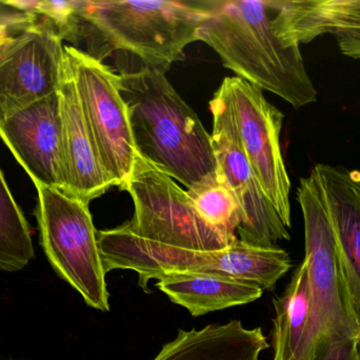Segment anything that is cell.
Instances as JSON below:
<instances>
[{
	"instance_id": "cell-1",
	"label": "cell",
	"mask_w": 360,
	"mask_h": 360,
	"mask_svg": "<svg viewBox=\"0 0 360 360\" xmlns=\"http://www.w3.org/2000/svg\"><path fill=\"white\" fill-rule=\"evenodd\" d=\"M207 0H79L65 40L103 61L117 55L118 74L141 69L164 72L198 40Z\"/></svg>"
},
{
	"instance_id": "cell-2",
	"label": "cell",
	"mask_w": 360,
	"mask_h": 360,
	"mask_svg": "<svg viewBox=\"0 0 360 360\" xmlns=\"http://www.w3.org/2000/svg\"><path fill=\"white\" fill-rule=\"evenodd\" d=\"M198 40L237 77L278 95L295 109L317 101L300 46L275 30L270 0H207Z\"/></svg>"
},
{
	"instance_id": "cell-3",
	"label": "cell",
	"mask_w": 360,
	"mask_h": 360,
	"mask_svg": "<svg viewBox=\"0 0 360 360\" xmlns=\"http://www.w3.org/2000/svg\"><path fill=\"white\" fill-rule=\"evenodd\" d=\"M118 75L139 156L186 188L215 173L211 135L166 73L141 69Z\"/></svg>"
},
{
	"instance_id": "cell-4",
	"label": "cell",
	"mask_w": 360,
	"mask_h": 360,
	"mask_svg": "<svg viewBox=\"0 0 360 360\" xmlns=\"http://www.w3.org/2000/svg\"><path fill=\"white\" fill-rule=\"evenodd\" d=\"M97 241L105 273L133 271L145 293H150V281L179 274L224 275L273 291L292 268L285 249L253 247L239 239L221 251H193L145 240L120 225L98 230Z\"/></svg>"
},
{
	"instance_id": "cell-5",
	"label": "cell",
	"mask_w": 360,
	"mask_h": 360,
	"mask_svg": "<svg viewBox=\"0 0 360 360\" xmlns=\"http://www.w3.org/2000/svg\"><path fill=\"white\" fill-rule=\"evenodd\" d=\"M296 199L304 217V260L321 344L336 348L356 346L360 329L345 283L335 228L312 169L308 177L300 179Z\"/></svg>"
},
{
	"instance_id": "cell-6",
	"label": "cell",
	"mask_w": 360,
	"mask_h": 360,
	"mask_svg": "<svg viewBox=\"0 0 360 360\" xmlns=\"http://www.w3.org/2000/svg\"><path fill=\"white\" fill-rule=\"evenodd\" d=\"M34 215L39 243L58 277L80 294L86 306L110 311L105 266L89 204L61 190L35 185Z\"/></svg>"
},
{
	"instance_id": "cell-7",
	"label": "cell",
	"mask_w": 360,
	"mask_h": 360,
	"mask_svg": "<svg viewBox=\"0 0 360 360\" xmlns=\"http://www.w3.org/2000/svg\"><path fill=\"white\" fill-rule=\"evenodd\" d=\"M63 51L101 167L114 186L124 190L139 154L129 108L122 95L120 76L74 46H65Z\"/></svg>"
},
{
	"instance_id": "cell-8",
	"label": "cell",
	"mask_w": 360,
	"mask_h": 360,
	"mask_svg": "<svg viewBox=\"0 0 360 360\" xmlns=\"http://www.w3.org/2000/svg\"><path fill=\"white\" fill-rule=\"evenodd\" d=\"M124 190L134 202V216L122 224L131 234L193 251H221L234 244L197 215L186 190L139 156Z\"/></svg>"
},
{
	"instance_id": "cell-9",
	"label": "cell",
	"mask_w": 360,
	"mask_h": 360,
	"mask_svg": "<svg viewBox=\"0 0 360 360\" xmlns=\"http://www.w3.org/2000/svg\"><path fill=\"white\" fill-rule=\"evenodd\" d=\"M215 94L230 112L258 183L283 224L291 228V181L281 147L285 116L269 103L262 89L237 76L224 78Z\"/></svg>"
},
{
	"instance_id": "cell-10",
	"label": "cell",
	"mask_w": 360,
	"mask_h": 360,
	"mask_svg": "<svg viewBox=\"0 0 360 360\" xmlns=\"http://www.w3.org/2000/svg\"><path fill=\"white\" fill-rule=\"evenodd\" d=\"M210 110L213 116L211 141L216 173L230 188L239 207L237 238L258 247H275L279 241H289V228L258 183L228 108L214 94Z\"/></svg>"
},
{
	"instance_id": "cell-11",
	"label": "cell",
	"mask_w": 360,
	"mask_h": 360,
	"mask_svg": "<svg viewBox=\"0 0 360 360\" xmlns=\"http://www.w3.org/2000/svg\"><path fill=\"white\" fill-rule=\"evenodd\" d=\"M63 48L56 27L44 18L15 36L0 61V120L58 90Z\"/></svg>"
},
{
	"instance_id": "cell-12",
	"label": "cell",
	"mask_w": 360,
	"mask_h": 360,
	"mask_svg": "<svg viewBox=\"0 0 360 360\" xmlns=\"http://www.w3.org/2000/svg\"><path fill=\"white\" fill-rule=\"evenodd\" d=\"M0 139L34 185L67 194L58 90L0 120Z\"/></svg>"
},
{
	"instance_id": "cell-13",
	"label": "cell",
	"mask_w": 360,
	"mask_h": 360,
	"mask_svg": "<svg viewBox=\"0 0 360 360\" xmlns=\"http://www.w3.org/2000/svg\"><path fill=\"white\" fill-rule=\"evenodd\" d=\"M275 30L292 44L331 34L340 53L360 59V0H270Z\"/></svg>"
},
{
	"instance_id": "cell-14",
	"label": "cell",
	"mask_w": 360,
	"mask_h": 360,
	"mask_svg": "<svg viewBox=\"0 0 360 360\" xmlns=\"http://www.w3.org/2000/svg\"><path fill=\"white\" fill-rule=\"evenodd\" d=\"M58 94L67 194L89 204L115 186L99 162L65 55Z\"/></svg>"
},
{
	"instance_id": "cell-15",
	"label": "cell",
	"mask_w": 360,
	"mask_h": 360,
	"mask_svg": "<svg viewBox=\"0 0 360 360\" xmlns=\"http://www.w3.org/2000/svg\"><path fill=\"white\" fill-rule=\"evenodd\" d=\"M316 175L338 236L342 272L360 329V171L317 164Z\"/></svg>"
},
{
	"instance_id": "cell-16",
	"label": "cell",
	"mask_w": 360,
	"mask_h": 360,
	"mask_svg": "<svg viewBox=\"0 0 360 360\" xmlns=\"http://www.w3.org/2000/svg\"><path fill=\"white\" fill-rule=\"evenodd\" d=\"M273 304V360H313L317 351L333 348L321 344L319 337L304 260Z\"/></svg>"
},
{
	"instance_id": "cell-17",
	"label": "cell",
	"mask_w": 360,
	"mask_h": 360,
	"mask_svg": "<svg viewBox=\"0 0 360 360\" xmlns=\"http://www.w3.org/2000/svg\"><path fill=\"white\" fill-rule=\"evenodd\" d=\"M262 328L248 329L240 321L179 330L153 360H260L269 349Z\"/></svg>"
},
{
	"instance_id": "cell-18",
	"label": "cell",
	"mask_w": 360,
	"mask_h": 360,
	"mask_svg": "<svg viewBox=\"0 0 360 360\" xmlns=\"http://www.w3.org/2000/svg\"><path fill=\"white\" fill-rule=\"evenodd\" d=\"M156 287L194 317L251 304L264 292L256 283L217 274L170 275Z\"/></svg>"
},
{
	"instance_id": "cell-19",
	"label": "cell",
	"mask_w": 360,
	"mask_h": 360,
	"mask_svg": "<svg viewBox=\"0 0 360 360\" xmlns=\"http://www.w3.org/2000/svg\"><path fill=\"white\" fill-rule=\"evenodd\" d=\"M35 258L32 230L0 168V271L18 272Z\"/></svg>"
},
{
	"instance_id": "cell-20",
	"label": "cell",
	"mask_w": 360,
	"mask_h": 360,
	"mask_svg": "<svg viewBox=\"0 0 360 360\" xmlns=\"http://www.w3.org/2000/svg\"><path fill=\"white\" fill-rule=\"evenodd\" d=\"M193 209L210 228L236 242L240 224L239 207L230 188L213 173L186 190Z\"/></svg>"
},
{
	"instance_id": "cell-21",
	"label": "cell",
	"mask_w": 360,
	"mask_h": 360,
	"mask_svg": "<svg viewBox=\"0 0 360 360\" xmlns=\"http://www.w3.org/2000/svg\"><path fill=\"white\" fill-rule=\"evenodd\" d=\"M39 20L40 17L27 14V13L19 12V11L6 6L4 1H0V23H8V25L23 31Z\"/></svg>"
},
{
	"instance_id": "cell-22",
	"label": "cell",
	"mask_w": 360,
	"mask_h": 360,
	"mask_svg": "<svg viewBox=\"0 0 360 360\" xmlns=\"http://www.w3.org/2000/svg\"><path fill=\"white\" fill-rule=\"evenodd\" d=\"M313 360H357L356 347L349 349H327L319 351Z\"/></svg>"
},
{
	"instance_id": "cell-23",
	"label": "cell",
	"mask_w": 360,
	"mask_h": 360,
	"mask_svg": "<svg viewBox=\"0 0 360 360\" xmlns=\"http://www.w3.org/2000/svg\"><path fill=\"white\" fill-rule=\"evenodd\" d=\"M16 35L17 34H13V35H8L6 36V37L0 38V61H1L4 54L8 52V48H10L11 44L14 42V38Z\"/></svg>"
},
{
	"instance_id": "cell-24",
	"label": "cell",
	"mask_w": 360,
	"mask_h": 360,
	"mask_svg": "<svg viewBox=\"0 0 360 360\" xmlns=\"http://www.w3.org/2000/svg\"><path fill=\"white\" fill-rule=\"evenodd\" d=\"M20 30L8 23H0V38L6 37V36L13 35V34L20 33Z\"/></svg>"
},
{
	"instance_id": "cell-25",
	"label": "cell",
	"mask_w": 360,
	"mask_h": 360,
	"mask_svg": "<svg viewBox=\"0 0 360 360\" xmlns=\"http://www.w3.org/2000/svg\"><path fill=\"white\" fill-rule=\"evenodd\" d=\"M356 356H357V360H360V338L359 340V342H357V344H356Z\"/></svg>"
}]
</instances>
